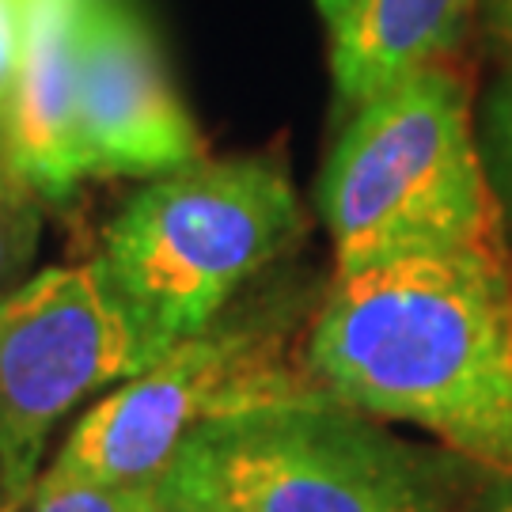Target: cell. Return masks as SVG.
<instances>
[{
    "label": "cell",
    "mask_w": 512,
    "mask_h": 512,
    "mask_svg": "<svg viewBox=\"0 0 512 512\" xmlns=\"http://www.w3.org/2000/svg\"><path fill=\"white\" fill-rule=\"evenodd\" d=\"M315 387L512 475V270L505 247L338 274L308 338Z\"/></svg>",
    "instance_id": "1"
},
{
    "label": "cell",
    "mask_w": 512,
    "mask_h": 512,
    "mask_svg": "<svg viewBox=\"0 0 512 512\" xmlns=\"http://www.w3.org/2000/svg\"><path fill=\"white\" fill-rule=\"evenodd\" d=\"M338 274L448 251L505 247L467 88L429 65L349 110L319 179Z\"/></svg>",
    "instance_id": "2"
},
{
    "label": "cell",
    "mask_w": 512,
    "mask_h": 512,
    "mask_svg": "<svg viewBox=\"0 0 512 512\" xmlns=\"http://www.w3.org/2000/svg\"><path fill=\"white\" fill-rule=\"evenodd\" d=\"M308 220L270 160H198L160 175L107 224L92 258L145 368L202 334L232 296L293 251Z\"/></svg>",
    "instance_id": "3"
},
{
    "label": "cell",
    "mask_w": 512,
    "mask_h": 512,
    "mask_svg": "<svg viewBox=\"0 0 512 512\" xmlns=\"http://www.w3.org/2000/svg\"><path fill=\"white\" fill-rule=\"evenodd\" d=\"M236 512H433L440 459L327 391L205 421L194 433Z\"/></svg>",
    "instance_id": "4"
},
{
    "label": "cell",
    "mask_w": 512,
    "mask_h": 512,
    "mask_svg": "<svg viewBox=\"0 0 512 512\" xmlns=\"http://www.w3.org/2000/svg\"><path fill=\"white\" fill-rule=\"evenodd\" d=\"M277 353L281 349H274L266 330L213 323L99 399L38 478L141 482L156 475L205 421L319 391L296 384Z\"/></svg>",
    "instance_id": "5"
},
{
    "label": "cell",
    "mask_w": 512,
    "mask_h": 512,
    "mask_svg": "<svg viewBox=\"0 0 512 512\" xmlns=\"http://www.w3.org/2000/svg\"><path fill=\"white\" fill-rule=\"evenodd\" d=\"M137 372V338L95 262L50 266L0 293V478L31 501L57 421Z\"/></svg>",
    "instance_id": "6"
},
{
    "label": "cell",
    "mask_w": 512,
    "mask_h": 512,
    "mask_svg": "<svg viewBox=\"0 0 512 512\" xmlns=\"http://www.w3.org/2000/svg\"><path fill=\"white\" fill-rule=\"evenodd\" d=\"M76 148L84 179H148L205 160V137L133 0H92L80 31Z\"/></svg>",
    "instance_id": "7"
},
{
    "label": "cell",
    "mask_w": 512,
    "mask_h": 512,
    "mask_svg": "<svg viewBox=\"0 0 512 512\" xmlns=\"http://www.w3.org/2000/svg\"><path fill=\"white\" fill-rule=\"evenodd\" d=\"M478 0H353L334 31V88L346 110L456 54Z\"/></svg>",
    "instance_id": "8"
},
{
    "label": "cell",
    "mask_w": 512,
    "mask_h": 512,
    "mask_svg": "<svg viewBox=\"0 0 512 512\" xmlns=\"http://www.w3.org/2000/svg\"><path fill=\"white\" fill-rule=\"evenodd\" d=\"M141 512H236L228 497L220 494L217 478L209 475L202 452L194 440H183V448L167 459L156 475L145 478L141 490Z\"/></svg>",
    "instance_id": "9"
},
{
    "label": "cell",
    "mask_w": 512,
    "mask_h": 512,
    "mask_svg": "<svg viewBox=\"0 0 512 512\" xmlns=\"http://www.w3.org/2000/svg\"><path fill=\"white\" fill-rule=\"evenodd\" d=\"M42 236V198L0 145V285L35 258Z\"/></svg>",
    "instance_id": "10"
},
{
    "label": "cell",
    "mask_w": 512,
    "mask_h": 512,
    "mask_svg": "<svg viewBox=\"0 0 512 512\" xmlns=\"http://www.w3.org/2000/svg\"><path fill=\"white\" fill-rule=\"evenodd\" d=\"M478 148H482V164H486L497 209H501V224L512 228V69L497 80L482 103Z\"/></svg>",
    "instance_id": "11"
},
{
    "label": "cell",
    "mask_w": 512,
    "mask_h": 512,
    "mask_svg": "<svg viewBox=\"0 0 512 512\" xmlns=\"http://www.w3.org/2000/svg\"><path fill=\"white\" fill-rule=\"evenodd\" d=\"M141 482H54L38 478V490L31 497V512H141Z\"/></svg>",
    "instance_id": "12"
},
{
    "label": "cell",
    "mask_w": 512,
    "mask_h": 512,
    "mask_svg": "<svg viewBox=\"0 0 512 512\" xmlns=\"http://www.w3.org/2000/svg\"><path fill=\"white\" fill-rule=\"evenodd\" d=\"M23 38H27V0H0V145L23 73Z\"/></svg>",
    "instance_id": "13"
},
{
    "label": "cell",
    "mask_w": 512,
    "mask_h": 512,
    "mask_svg": "<svg viewBox=\"0 0 512 512\" xmlns=\"http://www.w3.org/2000/svg\"><path fill=\"white\" fill-rule=\"evenodd\" d=\"M478 16L490 50L512 69V0H478Z\"/></svg>",
    "instance_id": "14"
},
{
    "label": "cell",
    "mask_w": 512,
    "mask_h": 512,
    "mask_svg": "<svg viewBox=\"0 0 512 512\" xmlns=\"http://www.w3.org/2000/svg\"><path fill=\"white\" fill-rule=\"evenodd\" d=\"M467 512H512V475H494V482L471 501Z\"/></svg>",
    "instance_id": "15"
},
{
    "label": "cell",
    "mask_w": 512,
    "mask_h": 512,
    "mask_svg": "<svg viewBox=\"0 0 512 512\" xmlns=\"http://www.w3.org/2000/svg\"><path fill=\"white\" fill-rule=\"evenodd\" d=\"M315 4H319V12H323V19H327L330 27H334V23L353 8V0H315Z\"/></svg>",
    "instance_id": "16"
},
{
    "label": "cell",
    "mask_w": 512,
    "mask_h": 512,
    "mask_svg": "<svg viewBox=\"0 0 512 512\" xmlns=\"http://www.w3.org/2000/svg\"><path fill=\"white\" fill-rule=\"evenodd\" d=\"M23 505H27V497H19L16 490H12V486L0 478V512H19Z\"/></svg>",
    "instance_id": "17"
}]
</instances>
